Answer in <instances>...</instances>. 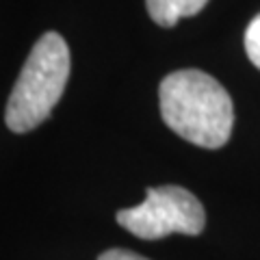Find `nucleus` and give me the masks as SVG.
Here are the masks:
<instances>
[{
    "label": "nucleus",
    "instance_id": "nucleus-1",
    "mask_svg": "<svg viewBox=\"0 0 260 260\" xmlns=\"http://www.w3.org/2000/svg\"><path fill=\"white\" fill-rule=\"evenodd\" d=\"M160 117L184 141L206 150L228 143L234 126V107L219 80L200 70H180L158 87Z\"/></svg>",
    "mask_w": 260,
    "mask_h": 260
},
{
    "label": "nucleus",
    "instance_id": "nucleus-4",
    "mask_svg": "<svg viewBox=\"0 0 260 260\" xmlns=\"http://www.w3.org/2000/svg\"><path fill=\"white\" fill-rule=\"evenodd\" d=\"M208 0H145L150 18L158 26L172 28L178 20L191 18L206 7Z\"/></svg>",
    "mask_w": 260,
    "mask_h": 260
},
{
    "label": "nucleus",
    "instance_id": "nucleus-6",
    "mask_svg": "<svg viewBox=\"0 0 260 260\" xmlns=\"http://www.w3.org/2000/svg\"><path fill=\"white\" fill-rule=\"evenodd\" d=\"M98 260H148V258H143L141 254L130 249H107L104 254H100Z\"/></svg>",
    "mask_w": 260,
    "mask_h": 260
},
{
    "label": "nucleus",
    "instance_id": "nucleus-2",
    "mask_svg": "<svg viewBox=\"0 0 260 260\" xmlns=\"http://www.w3.org/2000/svg\"><path fill=\"white\" fill-rule=\"evenodd\" d=\"M70 78V48L59 32H44L7 100L5 121L11 133H28L50 117Z\"/></svg>",
    "mask_w": 260,
    "mask_h": 260
},
{
    "label": "nucleus",
    "instance_id": "nucleus-5",
    "mask_svg": "<svg viewBox=\"0 0 260 260\" xmlns=\"http://www.w3.org/2000/svg\"><path fill=\"white\" fill-rule=\"evenodd\" d=\"M245 52L249 61L260 70V13L249 22L245 30Z\"/></svg>",
    "mask_w": 260,
    "mask_h": 260
},
{
    "label": "nucleus",
    "instance_id": "nucleus-3",
    "mask_svg": "<svg viewBox=\"0 0 260 260\" xmlns=\"http://www.w3.org/2000/svg\"><path fill=\"white\" fill-rule=\"evenodd\" d=\"M117 223L145 241H156L169 234L198 237L206 225V213L191 191L165 184L148 189L145 202L139 206L119 210Z\"/></svg>",
    "mask_w": 260,
    "mask_h": 260
}]
</instances>
